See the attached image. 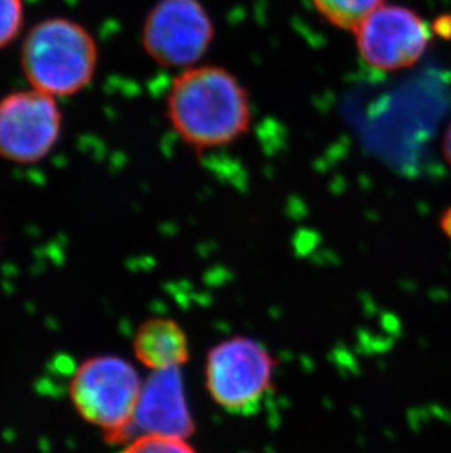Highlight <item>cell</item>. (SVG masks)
<instances>
[{
	"instance_id": "6da1fadb",
	"label": "cell",
	"mask_w": 451,
	"mask_h": 453,
	"mask_svg": "<svg viewBox=\"0 0 451 453\" xmlns=\"http://www.w3.org/2000/svg\"><path fill=\"white\" fill-rule=\"evenodd\" d=\"M167 115L183 142L196 150L226 146L247 133L251 106L238 80L220 66H200L176 77Z\"/></svg>"
},
{
	"instance_id": "7a4b0ae2",
	"label": "cell",
	"mask_w": 451,
	"mask_h": 453,
	"mask_svg": "<svg viewBox=\"0 0 451 453\" xmlns=\"http://www.w3.org/2000/svg\"><path fill=\"white\" fill-rule=\"evenodd\" d=\"M98 64L96 40L86 27L68 18H47L24 39L21 68L31 88L68 97L93 81Z\"/></svg>"
},
{
	"instance_id": "3957f363",
	"label": "cell",
	"mask_w": 451,
	"mask_h": 453,
	"mask_svg": "<svg viewBox=\"0 0 451 453\" xmlns=\"http://www.w3.org/2000/svg\"><path fill=\"white\" fill-rule=\"evenodd\" d=\"M142 383L136 368L118 355H97L77 368L69 398L82 419L109 443H126Z\"/></svg>"
},
{
	"instance_id": "277c9868",
	"label": "cell",
	"mask_w": 451,
	"mask_h": 453,
	"mask_svg": "<svg viewBox=\"0 0 451 453\" xmlns=\"http://www.w3.org/2000/svg\"><path fill=\"white\" fill-rule=\"evenodd\" d=\"M271 352L256 339L233 336L210 349L205 359V388L229 414L251 415L271 389Z\"/></svg>"
},
{
	"instance_id": "5b68a950",
	"label": "cell",
	"mask_w": 451,
	"mask_h": 453,
	"mask_svg": "<svg viewBox=\"0 0 451 453\" xmlns=\"http://www.w3.org/2000/svg\"><path fill=\"white\" fill-rule=\"evenodd\" d=\"M62 111L56 97L22 90L0 100V157L18 165L43 160L59 142Z\"/></svg>"
},
{
	"instance_id": "8992f818",
	"label": "cell",
	"mask_w": 451,
	"mask_h": 453,
	"mask_svg": "<svg viewBox=\"0 0 451 453\" xmlns=\"http://www.w3.org/2000/svg\"><path fill=\"white\" fill-rule=\"evenodd\" d=\"M213 37V21L198 0H160L142 28L147 55L169 68L195 64Z\"/></svg>"
},
{
	"instance_id": "52a82bcc",
	"label": "cell",
	"mask_w": 451,
	"mask_h": 453,
	"mask_svg": "<svg viewBox=\"0 0 451 453\" xmlns=\"http://www.w3.org/2000/svg\"><path fill=\"white\" fill-rule=\"evenodd\" d=\"M362 59L378 71L410 68L430 43V30L412 9L379 4L355 30Z\"/></svg>"
},
{
	"instance_id": "ba28073f",
	"label": "cell",
	"mask_w": 451,
	"mask_h": 453,
	"mask_svg": "<svg viewBox=\"0 0 451 453\" xmlns=\"http://www.w3.org/2000/svg\"><path fill=\"white\" fill-rule=\"evenodd\" d=\"M194 432L195 421L187 405L180 367L151 372L142 383L126 443L149 434L189 439Z\"/></svg>"
},
{
	"instance_id": "9c48e42d",
	"label": "cell",
	"mask_w": 451,
	"mask_h": 453,
	"mask_svg": "<svg viewBox=\"0 0 451 453\" xmlns=\"http://www.w3.org/2000/svg\"><path fill=\"white\" fill-rule=\"evenodd\" d=\"M134 354L151 372L180 367L189 358V342L178 321L154 317L136 330Z\"/></svg>"
},
{
	"instance_id": "30bf717a",
	"label": "cell",
	"mask_w": 451,
	"mask_h": 453,
	"mask_svg": "<svg viewBox=\"0 0 451 453\" xmlns=\"http://www.w3.org/2000/svg\"><path fill=\"white\" fill-rule=\"evenodd\" d=\"M318 12L333 26L355 31L383 0H312Z\"/></svg>"
},
{
	"instance_id": "8fae6325",
	"label": "cell",
	"mask_w": 451,
	"mask_h": 453,
	"mask_svg": "<svg viewBox=\"0 0 451 453\" xmlns=\"http://www.w3.org/2000/svg\"><path fill=\"white\" fill-rule=\"evenodd\" d=\"M120 453H198L189 443L187 439L180 437L149 436L135 437L128 441Z\"/></svg>"
},
{
	"instance_id": "7c38bea8",
	"label": "cell",
	"mask_w": 451,
	"mask_h": 453,
	"mask_svg": "<svg viewBox=\"0 0 451 453\" xmlns=\"http://www.w3.org/2000/svg\"><path fill=\"white\" fill-rule=\"evenodd\" d=\"M24 27L22 0H0V49L13 43Z\"/></svg>"
},
{
	"instance_id": "4fadbf2b",
	"label": "cell",
	"mask_w": 451,
	"mask_h": 453,
	"mask_svg": "<svg viewBox=\"0 0 451 453\" xmlns=\"http://www.w3.org/2000/svg\"><path fill=\"white\" fill-rule=\"evenodd\" d=\"M439 225L444 235L447 236L448 240H451V205L444 210L441 216H440Z\"/></svg>"
},
{
	"instance_id": "5bb4252c",
	"label": "cell",
	"mask_w": 451,
	"mask_h": 453,
	"mask_svg": "<svg viewBox=\"0 0 451 453\" xmlns=\"http://www.w3.org/2000/svg\"><path fill=\"white\" fill-rule=\"evenodd\" d=\"M443 150L446 160H447L451 167V124L448 125L447 133H446V137H444Z\"/></svg>"
}]
</instances>
